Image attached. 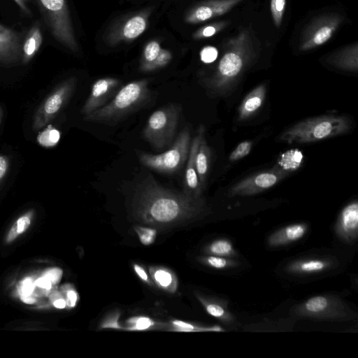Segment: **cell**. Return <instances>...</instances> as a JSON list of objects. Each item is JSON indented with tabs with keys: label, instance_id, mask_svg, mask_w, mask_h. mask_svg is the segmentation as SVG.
<instances>
[{
	"label": "cell",
	"instance_id": "35",
	"mask_svg": "<svg viewBox=\"0 0 358 358\" xmlns=\"http://www.w3.org/2000/svg\"><path fill=\"white\" fill-rule=\"evenodd\" d=\"M217 50L213 46H206L203 48L200 52V57L204 63H211L217 57Z\"/></svg>",
	"mask_w": 358,
	"mask_h": 358
},
{
	"label": "cell",
	"instance_id": "6",
	"mask_svg": "<svg viewBox=\"0 0 358 358\" xmlns=\"http://www.w3.org/2000/svg\"><path fill=\"white\" fill-rule=\"evenodd\" d=\"M181 107L169 104L154 111L143 130V138L159 152L168 149L176 132Z\"/></svg>",
	"mask_w": 358,
	"mask_h": 358
},
{
	"label": "cell",
	"instance_id": "34",
	"mask_svg": "<svg viewBox=\"0 0 358 358\" xmlns=\"http://www.w3.org/2000/svg\"><path fill=\"white\" fill-rule=\"evenodd\" d=\"M227 24L226 22H220L218 23H215L211 25L206 26L203 27L198 34L199 37L208 38L210 37L220 30L224 29V27Z\"/></svg>",
	"mask_w": 358,
	"mask_h": 358
},
{
	"label": "cell",
	"instance_id": "38",
	"mask_svg": "<svg viewBox=\"0 0 358 358\" xmlns=\"http://www.w3.org/2000/svg\"><path fill=\"white\" fill-rule=\"evenodd\" d=\"M34 289V284L31 279L26 278L24 279L21 285L20 288V293L22 297L29 296Z\"/></svg>",
	"mask_w": 358,
	"mask_h": 358
},
{
	"label": "cell",
	"instance_id": "12",
	"mask_svg": "<svg viewBox=\"0 0 358 358\" xmlns=\"http://www.w3.org/2000/svg\"><path fill=\"white\" fill-rule=\"evenodd\" d=\"M121 82L113 78L97 80L81 108V113L87 115L109 102L120 89Z\"/></svg>",
	"mask_w": 358,
	"mask_h": 358
},
{
	"label": "cell",
	"instance_id": "21",
	"mask_svg": "<svg viewBox=\"0 0 358 358\" xmlns=\"http://www.w3.org/2000/svg\"><path fill=\"white\" fill-rule=\"evenodd\" d=\"M332 65L348 71H357L358 69V45H350L334 52L327 59Z\"/></svg>",
	"mask_w": 358,
	"mask_h": 358
},
{
	"label": "cell",
	"instance_id": "19",
	"mask_svg": "<svg viewBox=\"0 0 358 358\" xmlns=\"http://www.w3.org/2000/svg\"><path fill=\"white\" fill-rule=\"evenodd\" d=\"M266 94V86L265 84H261L254 88L245 97L238 107V121H245L252 117L262 106Z\"/></svg>",
	"mask_w": 358,
	"mask_h": 358
},
{
	"label": "cell",
	"instance_id": "9",
	"mask_svg": "<svg viewBox=\"0 0 358 358\" xmlns=\"http://www.w3.org/2000/svg\"><path fill=\"white\" fill-rule=\"evenodd\" d=\"M76 82L75 77L65 80L43 100L33 118L34 131H38L46 126L57 115L73 94Z\"/></svg>",
	"mask_w": 358,
	"mask_h": 358
},
{
	"label": "cell",
	"instance_id": "44",
	"mask_svg": "<svg viewBox=\"0 0 358 358\" xmlns=\"http://www.w3.org/2000/svg\"><path fill=\"white\" fill-rule=\"evenodd\" d=\"M77 300V294L73 290L67 292V303L69 306H74Z\"/></svg>",
	"mask_w": 358,
	"mask_h": 358
},
{
	"label": "cell",
	"instance_id": "8",
	"mask_svg": "<svg viewBox=\"0 0 358 358\" xmlns=\"http://www.w3.org/2000/svg\"><path fill=\"white\" fill-rule=\"evenodd\" d=\"M45 22L56 40L71 50H76L66 0H35Z\"/></svg>",
	"mask_w": 358,
	"mask_h": 358
},
{
	"label": "cell",
	"instance_id": "31",
	"mask_svg": "<svg viewBox=\"0 0 358 358\" xmlns=\"http://www.w3.org/2000/svg\"><path fill=\"white\" fill-rule=\"evenodd\" d=\"M286 0H271V12L275 25L280 27L285 10Z\"/></svg>",
	"mask_w": 358,
	"mask_h": 358
},
{
	"label": "cell",
	"instance_id": "40",
	"mask_svg": "<svg viewBox=\"0 0 358 358\" xmlns=\"http://www.w3.org/2000/svg\"><path fill=\"white\" fill-rule=\"evenodd\" d=\"M152 325V322L147 317H139L135 322L134 329L138 330L146 329Z\"/></svg>",
	"mask_w": 358,
	"mask_h": 358
},
{
	"label": "cell",
	"instance_id": "1",
	"mask_svg": "<svg viewBox=\"0 0 358 358\" xmlns=\"http://www.w3.org/2000/svg\"><path fill=\"white\" fill-rule=\"evenodd\" d=\"M135 211L143 220L155 224L176 223L208 213L205 200L166 189L149 176L141 184L134 198Z\"/></svg>",
	"mask_w": 358,
	"mask_h": 358
},
{
	"label": "cell",
	"instance_id": "15",
	"mask_svg": "<svg viewBox=\"0 0 358 358\" xmlns=\"http://www.w3.org/2000/svg\"><path fill=\"white\" fill-rule=\"evenodd\" d=\"M338 262L335 258L313 257L299 259L289 262L285 271L292 275L305 276L323 273L336 267Z\"/></svg>",
	"mask_w": 358,
	"mask_h": 358
},
{
	"label": "cell",
	"instance_id": "25",
	"mask_svg": "<svg viewBox=\"0 0 358 358\" xmlns=\"http://www.w3.org/2000/svg\"><path fill=\"white\" fill-rule=\"evenodd\" d=\"M303 159V156L301 151L296 149L290 150L280 155L276 166L290 173L301 166Z\"/></svg>",
	"mask_w": 358,
	"mask_h": 358
},
{
	"label": "cell",
	"instance_id": "42",
	"mask_svg": "<svg viewBox=\"0 0 358 358\" xmlns=\"http://www.w3.org/2000/svg\"><path fill=\"white\" fill-rule=\"evenodd\" d=\"M16 4L20 7L21 10L24 12L27 15H31L32 13L31 12L30 8H29V0H14Z\"/></svg>",
	"mask_w": 358,
	"mask_h": 358
},
{
	"label": "cell",
	"instance_id": "2",
	"mask_svg": "<svg viewBox=\"0 0 358 358\" xmlns=\"http://www.w3.org/2000/svg\"><path fill=\"white\" fill-rule=\"evenodd\" d=\"M214 74L206 81L208 92L213 96L228 94L252 59V48L247 31H243L230 40Z\"/></svg>",
	"mask_w": 358,
	"mask_h": 358
},
{
	"label": "cell",
	"instance_id": "30",
	"mask_svg": "<svg viewBox=\"0 0 358 358\" xmlns=\"http://www.w3.org/2000/svg\"><path fill=\"white\" fill-rule=\"evenodd\" d=\"M31 213H28L20 217L15 222L8 234L6 238L7 242L13 241L20 234H22L28 229L31 224Z\"/></svg>",
	"mask_w": 358,
	"mask_h": 358
},
{
	"label": "cell",
	"instance_id": "33",
	"mask_svg": "<svg viewBox=\"0 0 358 358\" xmlns=\"http://www.w3.org/2000/svg\"><path fill=\"white\" fill-rule=\"evenodd\" d=\"M136 232L143 244L150 245L155 241L156 236V231L155 229L138 227L136 229Z\"/></svg>",
	"mask_w": 358,
	"mask_h": 358
},
{
	"label": "cell",
	"instance_id": "3",
	"mask_svg": "<svg viewBox=\"0 0 358 358\" xmlns=\"http://www.w3.org/2000/svg\"><path fill=\"white\" fill-rule=\"evenodd\" d=\"M150 95L147 80L129 83L121 87L109 102L84 116L83 119L90 122L116 124L147 103Z\"/></svg>",
	"mask_w": 358,
	"mask_h": 358
},
{
	"label": "cell",
	"instance_id": "24",
	"mask_svg": "<svg viewBox=\"0 0 358 358\" xmlns=\"http://www.w3.org/2000/svg\"><path fill=\"white\" fill-rule=\"evenodd\" d=\"M144 59L142 69L148 71L164 66L169 62V56L162 54L159 43L152 41L145 48Z\"/></svg>",
	"mask_w": 358,
	"mask_h": 358
},
{
	"label": "cell",
	"instance_id": "18",
	"mask_svg": "<svg viewBox=\"0 0 358 358\" xmlns=\"http://www.w3.org/2000/svg\"><path fill=\"white\" fill-rule=\"evenodd\" d=\"M308 231L305 223H294L284 227L273 234L267 240L269 247L277 248L289 245L302 238Z\"/></svg>",
	"mask_w": 358,
	"mask_h": 358
},
{
	"label": "cell",
	"instance_id": "47",
	"mask_svg": "<svg viewBox=\"0 0 358 358\" xmlns=\"http://www.w3.org/2000/svg\"><path fill=\"white\" fill-rule=\"evenodd\" d=\"M3 108L1 107V106H0V123L3 117Z\"/></svg>",
	"mask_w": 358,
	"mask_h": 358
},
{
	"label": "cell",
	"instance_id": "37",
	"mask_svg": "<svg viewBox=\"0 0 358 358\" xmlns=\"http://www.w3.org/2000/svg\"><path fill=\"white\" fill-rule=\"evenodd\" d=\"M9 165V158L5 155H0V186L3 184L7 176Z\"/></svg>",
	"mask_w": 358,
	"mask_h": 358
},
{
	"label": "cell",
	"instance_id": "32",
	"mask_svg": "<svg viewBox=\"0 0 358 358\" xmlns=\"http://www.w3.org/2000/svg\"><path fill=\"white\" fill-rule=\"evenodd\" d=\"M252 146V141H245L240 143L236 148L230 153L229 161L231 162H236L247 156Z\"/></svg>",
	"mask_w": 358,
	"mask_h": 358
},
{
	"label": "cell",
	"instance_id": "22",
	"mask_svg": "<svg viewBox=\"0 0 358 358\" xmlns=\"http://www.w3.org/2000/svg\"><path fill=\"white\" fill-rule=\"evenodd\" d=\"M43 41L41 25L36 22L29 30L22 45V62L27 64L35 56Z\"/></svg>",
	"mask_w": 358,
	"mask_h": 358
},
{
	"label": "cell",
	"instance_id": "10",
	"mask_svg": "<svg viewBox=\"0 0 358 358\" xmlns=\"http://www.w3.org/2000/svg\"><path fill=\"white\" fill-rule=\"evenodd\" d=\"M343 20L338 13L325 14L313 19L301 34L299 49L310 50L327 43Z\"/></svg>",
	"mask_w": 358,
	"mask_h": 358
},
{
	"label": "cell",
	"instance_id": "23",
	"mask_svg": "<svg viewBox=\"0 0 358 358\" xmlns=\"http://www.w3.org/2000/svg\"><path fill=\"white\" fill-rule=\"evenodd\" d=\"M211 152L206 141L205 136L202 138L196 155V169L201 186L204 189L206 185L210 163Z\"/></svg>",
	"mask_w": 358,
	"mask_h": 358
},
{
	"label": "cell",
	"instance_id": "17",
	"mask_svg": "<svg viewBox=\"0 0 358 358\" xmlns=\"http://www.w3.org/2000/svg\"><path fill=\"white\" fill-rule=\"evenodd\" d=\"M243 0H212L203 3L192 12L189 20L197 23L224 15L230 11Z\"/></svg>",
	"mask_w": 358,
	"mask_h": 358
},
{
	"label": "cell",
	"instance_id": "14",
	"mask_svg": "<svg viewBox=\"0 0 358 358\" xmlns=\"http://www.w3.org/2000/svg\"><path fill=\"white\" fill-rule=\"evenodd\" d=\"M334 231L343 242L352 244L358 236V202L357 200L348 203L340 212Z\"/></svg>",
	"mask_w": 358,
	"mask_h": 358
},
{
	"label": "cell",
	"instance_id": "39",
	"mask_svg": "<svg viewBox=\"0 0 358 358\" xmlns=\"http://www.w3.org/2000/svg\"><path fill=\"white\" fill-rule=\"evenodd\" d=\"M44 276L49 279L52 284L56 283L62 276V271L59 268L50 269L45 273Z\"/></svg>",
	"mask_w": 358,
	"mask_h": 358
},
{
	"label": "cell",
	"instance_id": "43",
	"mask_svg": "<svg viewBox=\"0 0 358 358\" xmlns=\"http://www.w3.org/2000/svg\"><path fill=\"white\" fill-rule=\"evenodd\" d=\"M35 285L41 288H44V289H50L52 287L51 281L45 276L37 279L35 282Z\"/></svg>",
	"mask_w": 358,
	"mask_h": 358
},
{
	"label": "cell",
	"instance_id": "29",
	"mask_svg": "<svg viewBox=\"0 0 358 358\" xmlns=\"http://www.w3.org/2000/svg\"><path fill=\"white\" fill-rule=\"evenodd\" d=\"M60 139V132L55 128L49 126L45 130L40 132L37 136L38 143L45 148L56 145Z\"/></svg>",
	"mask_w": 358,
	"mask_h": 358
},
{
	"label": "cell",
	"instance_id": "11",
	"mask_svg": "<svg viewBox=\"0 0 358 358\" xmlns=\"http://www.w3.org/2000/svg\"><path fill=\"white\" fill-rule=\"evenodd\" d=\"M289 174L275 165L270 170L259 172L241 180L231 187L228 196L232 197L259 194L273 187Z\"/></svg>",
	"mask_w": 358,
	"mask_h": 358
},
{
	"label": "cell",
	"instance_id": "26",
	"mask_svg": "<svg viewBox=\"0 0 358 358\" xmlns=\"http://www.w3.org/2000/svg\"><path fill=\"white\" fill-rule=\"evenodd\" d=\"M207 252L212 255L231 258L237 255L233 244L226 238L217 239L212 242L207 247Z\"/></svg>",
	"mask_w": 358,
	"mask_h": 358
},
{
	"label": "cell",
	"instance_id": "5",
	"mask_svg": "<svg viewBox=\"0 0 358 358\" xmlns=\"http://www.w3.org/2000/svg\"><path fill=\"white\" fill-rule=\"evenodd\" d=\"M291 314L296 317L328 321H347L357 313L341 297L333 294L317 295L296 305Z\"/></svg>",
	"mask_w": 358,
	"mask_h": 358
},
{
	"label": "cell",
	"instance_id": "16",
	"mask_svg": "<svg viewBox=\"0 0 358 358\" xmlns=\"http://www.w3.org/2000/svg\"><path fill=\"white\" fill-rule=\"evenodd\" d=\"M22 34L0 24V62L13 63L22 57Z\"/></svg>",
	"mask_w": 358,
	"mask_h": 358
},
{
	"label": "cell",
	"instance_id": "27",
	"mask_svg": "<svg viewBox=\"0 0 358 358\" xmlns=\"http://www.w3.org/2000/svg\"><path fill=\"white\" fill-rule=\"evenodd\" d=\"M146 27L145 20L141 16H135L127 21L123 29L124 36L133 39L141 35Z\"/></svg>",
	"mask_w": 358,
	"mask_h": 358
},
{
	"label": "cell",
	"instance_id": "36",
	"mask_svg": "<svg viewBox=\"0 0 358 358\" xmlns=\"http://www.w3.org/2000/svg\"><path fill=\"white\" fill-rule=\"evenodd\" d=\"M156 281L162 287H169L172 282V276L169 272L159 269L155 273Z\"/></svg>",
	"mask_w": 358,
	"mask_h": 358
},
{
	"label": "cell",
	"instance_id": "45",
	"mask_svg": "<svg viewBox=\"0 0 358 358\" xmlns=\"http://www.w3.org/2000/svg\"><path fill=\"white\" fill-rule=\"evenodd\" d=\"M134 270L136 273L138 274V275L143 280L148 281V275L144 271V269L141 267L140 266L135 264L134 265Z\"/></svg>",
	"mask_w": 358,
	"mask_h": 358
},
{
	"label": "cell",
	"instance_id": "28",
	"mask_svg": "<svg viewBox=\"0 0 358 358\" xmlns=\"http://www.w3.org/2000/svg\"><path fill=\"white\" fill-rule=\"evenodd\" d=\"M203 261L208 266L215 269H228L238 267L240 265V262L234 258L215 255L206 257Z\"/></svg>",
	"mask_w": 358,
	"mask_h": 358
},
{
	"label": "cell",
	"instance_id": "46",
	"mask_svg": "<svg viewBox=\"0 0 358 358\" xmlns=\"http://www.w3.org/2000/svg\"><path fill=\"white\" fill-rule=\"evenodd\" d=\"M54 306L57 308H64L66 306V301L62 299H57L54 302Z\"/></svg>",
	"mask_w": 358,
	"mask_h": 358
},
{
	"label": "cell",
	"instance_id": "4",
	"mask_svg": "<svg viewBox=\"0 0 358 358\" xmlns=\"http://www.w3.org/2000/svg\"><path fill=\"white\" fill-rule=\"evenodd\" d=\"M352 127L350 117L335 114L303 120L278 136V141L292 143H308L348 133Z\"/></svg>",
	"mask_w": 358,
	"mask_h": 358
},
{
	"label": "cell",
	"instance_id": "20",
	"mask_svg": "<svg viewBox=\"0 0 358 358\" xmlns=\"http://www.w3.org/2000/svg\"><path fill=\"white\" fill-rule=\"evenodd\" d=\"M199 299L209 315L226 325H236V318L229 310L227 301L222 299H207L201 296Z\"/></svg>",
	"mask_w": 358,
	"mask_h": 358
},
{
	"label": "cell",
	"instance_id": "13",
	"mask_svg": "<svg viewBox=\"0 0 358 358\" xmlns=\"http://www.w3.org/2000/svg\"><path fill=\"white\" fill-rule=\"evenodd\" d=\"M204 136L205 127L201 125L191 141L185 171L184 192L196 198L201 197L203 192L196 169V155Z\"/></svg>",
	"mask_w": 358,
	"mask_h": 358
},
{
	"label": "cell",
	"instance_id": "7",
	"mask_svg": "<svg viewBox=\"0 0 358 358\" xmlns=\"http://www.w3.org/2000/svg\"><path fill=\"white\" fill-rule=\"evenodd\" d=\"M191 143L190 131L185 127L164 152L153 155L137 151L141 163L157 172L172 174L178 172L187 161Z\"/></svg>",
	"mask_w": 358,
	"mask_h": 358
},
{
	"label": "cell",
	"instance_id": "41",
	"mask_svg": "<svg viewBox=\"0 0 358 358\" xmlns=\"http://www.w3.org/2000/svg\"><path fill=\"white\" fill-rule=\"evenodd\" d=\"M173 323L174 325L179 327L180 329H185V331H194V330L203 331L201 329L196 328L192 324L185 322L183 321L175 320L173 322Z\"/></svg>",
	"mask_w": 358,
	"mask_h": 358
}]
</instances>
